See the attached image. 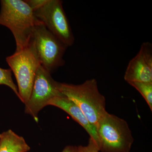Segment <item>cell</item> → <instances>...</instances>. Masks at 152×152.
Instances as JSON below:
<instances>
[{
  "instance_id": "obj_1",
  "label": "cell",
  "mask_w": 152,
  "mask_h": 152,
  "mask_svg": "<svg viewBox=\"0 0 152 152\" xmlns=\"http://www.w3.org/2000/svg\"><path fill=\"white\" fill-rule=\"evenodd\" d=\"M0 25L10 30L16 44L15 51L28 46L35 27L41 23L28 5L22 0H1Z\"/></svg>"
},
{
  "instance_id": "obj_2",
  "label": "cell",
  "mask_w": 152,
  "mask_h": 152,
  "mask_svg": "<svg viewBox=\"0 0 152 152\" xmlns=\"http://www.w3.org/2000/svg\"><path fill=\"white\" fill-rule=\"evenodd\" d=\"M58 87L61 93L73 102L91 124L97 129L107 112L106 99L99 91L97 81L91 79L80 85L58 82Z\"/></svg>"
},
{
  "instance_id": "obj_3",
  "label": "cell",
  "mask_w": 152,
  "mask_h": 152,
  "mask_svg": "<svg viewBox=\"0 0 152 152\" xmlns=\"http://www.w3.org/2000/svg\"><path fill=\"white\" fill-rule=\"evenodd\" d=\"M101 152H129L134 139L127 123L106 112L96 129Z\"/></svg>"
},
{
  "instance_id": "obj_4",
  "label": "cell",
  "mask_w": 152,
  "mask_h": 152,
  "mask_svg": "<svg viewBox=\"0 0 152 152\" xmlns=\"http://www.w3.org/2000/svg\"><path fill=\"white\" fill-rule=\"evenodd\" d=\"M29 45L41 65L51 73L64 64L63 57L67 47L49 31L42 22L35 27Z\"/></svg>"
},
{
  "instance_id": "obj_5",
  "label": "cell",
  "mask_w": 152,
  "mask_h": 152,
  "mask_svg": "<svg viewBox=\"0 0 152 152\" xmlns=\"http://www.w3.org/2000/svg\"><path fill=\"white\" fill-rule=\"evenodd\" d=\"M6 61L18 83L20 100L24 104L29 99L36 72L40 64L30 45L7 57Z\"/></svg>"
},
{
  "instance_id": "obj_6",
  "label": "cell",
  "mask_w": 152,
  "mask_h": 152,
  "mask_svg": "<svg viewBox=\"0 0 152 152\" xmlns=\"http://www.w3.org/2000/svg\"><path fill=\"white\" fill-rule=\"evenodd\" d=\"M62 4L60 0H46L34 12L47 29L68 48L73 45L75 38Z\"/></svg>"
},
{
  "instance_id": "obj_7",
  "label": "cell",
  "mask_w": 152,
  "mask_h": 152,
  "mask_svg": "<svg viewBox=\"0 0 152 152\" xmlns=\"http://www.w3.org/2000/svg\"><path fill=\"white\" fill-rule=\"evenodd\" d=\"M58 82L55 81L51 73L40 65L36 72L29 99L25 104V112L39 122V113L54 98L62 96Z\"/></svg>"
},
{
  "instance_id": "obj_8",
  "label": "cell",
  "mask_w": 152,
  "mask_h": 152,
  "mask_svg": "<svg viewBox=\"0 0 152 152\" xmlns=\"http://www.w3.org/2000/svg\"><path fill=\"white\" fill-rule=\"evenodd\" d=\"M124 78L128 83L132 82L152 83V45L143 43L137 55L130 61Z\"/></svg>"
},
{
  "instance_id": "obj_9",
  "label": "cell",
  "mask_w": 152,
  "mask_h": 152,
  "mask_svg": "<svg viewBox=\"0 0 152 152\" xmlns=\"http://www.w3.org/2000/svg\"><path fill=\"white\" fill-rule=\"evenodd\" d=\"M49 105L58 108L69 114L78 124L81 125L97 145L98 137L96 129L91 124L80 109L73 102L64 95L53 99Z\"/></svg>"
},
{
  "instance_id": "obj_10",
  "label": "cell",
  "mask_w": 152,
  "mask_h": 152,
  "mask_svg": "<svg viewBox=\"0 0 152 152\" xmlns=\"http://www.w3.org/2000/svg\"><path fill=\"white\" fill-rule=\"evenodd\" d=\"M30 149L24 138L12 130L0 134V152H28Z\"/></svg>"
},
{
  "instance_id": "obj_11",
  "label": "cell",
  "mask_w": 152,
  "mask_h": 152,
  "mask_svg": "<svg viewBox=\"0 0 152 152\" xmlns=\"http://www.w3.org/2000/svg\"><path fill=\"white\" fill-rule=\"evenodd\" d=\"M142 95L151 111H152V83L132 82L129 83Z\"/></svg>"
},
{
  "instance_id": "obj_12",
  "label": "cell",
  "mask_w": 152,
  "mask_h": 152,
  "mask_svg": "<svg viewBox=\"0 0 152 152\" xmlns=\"http://www.w3.org/2000/svg\"><path fill=\"white\" fill-rule=\"evenodd\" d=\"M0 85H5L10 88L19 99L20 96L18 87L13 80L12 72L10 69L0 68Z\"/></svg>"
},
{
  "instance_id": "obj_13",
  "label": "cell",
  "mask_w": 152,
  "mask_h": 152,
  "mask_svg": "<svg viewBox=\"0 0 152 152\" xmlns=\"http://www.w3.org/2000/svg\"><path fill=\"white\" fill-rule=\"evenodd\" d=\"M79 152H99V147L96 142L91 138L89 140L88 143L86 146H79L77 147Z\"/></svg>"
},
{
  "instance_id": "obj_14",
  "label": "cell",
  "mask_w": 152,
  "mask_h": 152,
  "mask_svg": "<svg viewBox=\"0 0 152 152\" xmlns=\"http://www.w3.org/2000/svg\"><path fill=\"white\" fill-rule=\"evenodd\" d=\"M25 1L34 12L40 7L45 3L46 0H26Z\"/></svg>"
},
{
  "instance_id": "obj_15",
  "label": "cell",
  "mask_w": 152,
  "mask_h": 152,
  "mask_svg": "<svg viewBox=\"0 0 152 152\" xmlns=\"http://www.w3.org/2000/svg\"><path fill=\"white\" fill-rule=\"evenodd\" d=\"M62 152H79L77 147L69 145L65 147Z\"/></svg>"
}]
</instances>
